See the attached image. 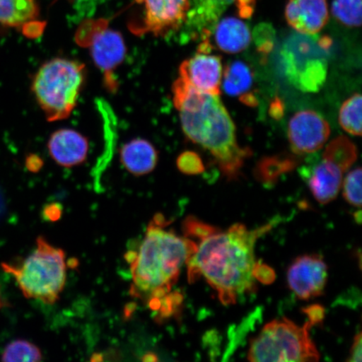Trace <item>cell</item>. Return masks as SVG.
I'll use <instances>...</instances> for the list:
<instances>
[{"label":"cell","mask_w":362,"mask_h":362,"mask_svg":"<svg viewBox=\"0 0 362 362\" xmlns=\"http://www.w3.org/2000/svg\"><path fill=\"white\" fill-rule=\"evenodd\" d=\"M166 221L156 215L149 223L146 236L137 252L128 253L133 279L132 291L136 297L155 306L171 292L177 283L180 269L194 252L197 243L165 229Z\"/></svg>","instance_id":"obj_3"},{"label":"cell","mask_w":362,"mask_h":362,"mask_svg":"<svg viewBox=\"0 0 362 362\" xmlns=\"http://www.w3.org/2000/svg\"><path fill=\"white\" fill-rule=\"evenodd\" d=\"M177 166L185 175H200L205 171L201 157L192 151L181 153L177 158Z\"/></svg>","instance_id":"obj_27"},{"label":"cell","mask_w":362,"mask_h":362,"mask_svg":"<svg viewBox=\"0 0 362 362\" xmlns=\"http://www.w3.org/2000/svg\"><path fill=\"white\" fill-rule=\"evenodd\" d=\"M271 228L267 224L248 230L237 223L199 240L197 251L187 262L189 282L202 277L217 292L221 304L234 305L240 296L255 291V244Z\"/></svg>","instance_id":"obj_1"},{"label":"cell","mask_w":362,"mask_h":362,"mask_svg":"<svg viewBox=\"0 0 362 362\" xmlns=\"http://www.w3.org/2000/svg\"><path fill=\"white\" fill-rule=\"evenodd\" d=\"M288 283L300 300H310L323 293L328 279L327 264L319 255L297 257L288 270Z\"/></svg>","instance_id":"obj_9"},{"label":"cell","mask_w":362,"mask_h":362,"mask_svg":"<svg viewBox=\"0 0 362 362\" xmlns=\"http://www.w3.org/2000/svg\"><path fill=\"white\" fill-rule=\"evenodd\" d=\"M313 325L309 320L303 327L287 318L271 321L252 339L247 353L248 360L256 362L320 361V353L310 334Z\"/></svg>","instance_id":"obj_6"},{"label":"cell","mask_w":362,"mask_h":362,"mask_svg":"<svg viewBox=\"0 0 362 362\" xmlns=\"http://www.w3.org/2000/svg\"><path fill=\"white\" fill-rule=\"evenodd\" d=\"M236 0H191L184 25L200 34L204 40L214 30L220 17Z\"/></svg>","instance_id":"obj_15"},{"label":"cell","mask_w":362,"mask_h":362,"mask_svg":"<svg viewBox=\"0 0 362 362\" xmlns=\"http://www.w3.org/2000/svg\"><path fill=\"white\" fill-rule=\"evenodd\" d=\"M143 361H158V358L155 354H153V353H148V354L144 356Z\"/></svg>","instance_id":"obj_36"},{"label":"cell","mask_w":362,"mask_h":362,"mask_svg":"<svg viewBox=\"0 0 362 362\" xmlns=\"http://www.w3.org/2000/svg\"><path fill=\"white\" fill-rule=\"evenodd\" d=\"M289 143L293 151L300 155L320 151L330 134L327 121L313 110L298 112L289 121Z\"/></svg>","instance_id":"obj_8"},{"label":"cell","mask_w":362,"mask_h":362,"mask_svg":"<svg viewBox=\"0 0 362 362\" xmlns=\"http://www.w3.org/2000/svg\"><path fill=\"white\" fill-rule=\"evenodd\" d=\"M361 0H334L332 15L337 21L347 27L361 25Z\"/></svg>","instance_id":"obj_23"},{"label":"cell","mask_w":362,"mask_h":362,"mask_svg":"<svg viewBox=\"0 0 362 362\" xmlns=\"http://www.w3.org/2000/svg\"><path fill=\"white\" fill-rule=\"evenodd\" d=\"M42 360V351L34 344L17 339L6 346L2 355L3 361H40Z\"/></svg>","instance_id":"obj_25"},{"label":"cell","mask_w":362,"mask_h":362,"mask_svg":"<svg viewBox=\"0 0 362 362\" xmlns=\"http://www.w3.org/2000/svg\"><path fill=\"white\" fill-rule=\"evenodd\" d=\"M256 0H236L235 4L238 8L239 16L243 18H250L255 12Z\"/></svg>","instance_id":"obj_31"},{"label":"cell","mask_w":362,"mask_h":362,"mask_svg":"<svg viewBox=\"0 0 362 362\" xmlns=\"http://www.w3.org/2000/svg\"><path fill=\"white\" fill-rule=\"evenodd\" d=\"M308 317H309V321L313 325L322 322L325 316V310L323 307L315 305H311L306 308L304 310Z\"/></svg>","instance_id":"obj_32"},{"label":"cell","mask_w":362,"mask_h":362,"mask_svg":"<svg viewBox=\"0 0 362 362\" xmlns=\"http://www.w3.org/2000/svg\"><path fill=\"white\" fill-rule=\"evenodd\" d=\"M214 29L216 44L224 52H241L251 42L250 30L245 23L237 18H225L217 22Z\"/></svg>","instance_id":"obj_18"},{"label":"cell","mask_w":362,"mask_h":362,"mask_svg":"<svg viewBox=\"0 0 362 362\" xmlns=\"http://www.w3.org/2000/svg\"><path fill=\"white\" fill-rule=\"evenodd\" d=\"M38 15L39 6L35 0H0V24L25 26Z\"/></svg>","instance_id":"obj_19"},{"label":"cell","mask_w":362,"mask_h":362,"mask_svg":"<svg viewBox=\"0 0 362 362\" xmlns=\"http://www.w3.org/2000/svg\"><path fill=\"white\" fill-rule=\"evenodd\" d=\"M285 18L298 33L316 35L329 20L327 0H288Z\"/></svg>","instance_id":"obj_13"},{"label":"cell","mask_w":362,"mask_h":362,"mask_svg":"<svg viewBox=\"0 0 362 362\" xmlns=\"http://www.w3.org/2000/svg\"><path fill=\"white\" fill-rule=\"evenodd\" d=\"M343 197L351 206L361 207V168L353 170L343 182Z\"/></svg>","instance_id":"obj_26"},{"label":"cell","mask_w":362,"mask_h":362,"mask_svg":"<svg viewBox=\"0 0 362 362\" xmlns=\"http://www.w3.org/2000/svg\"><path fill=\"white\" fill-rule=\"evenodd\" d=\"M143 4L142 30L155 35L177 31L184 25L191 0H135Z\"/></svg>","instance_id":"obj_10"},{"label":"cell","mask_w":362,"mask_h":362,"mask_svg":"<svg viewBox=\"0 0 362 362\" xmlns=\"http://www.w3.org/2000/svg\"><path fill=\"white\" fill-rule=\"evenodd\" d=\"M3 199H2V196H1V193H0V214H1V211H2V209H3Z\"/></svg>","instance_id":"obj_37"},{"label":"cell","mask_w":362,"mask_h":362,"mask_svg":"<svg viewBox=\"0 0 362 362\" xmlns=\"http://www.w3.org/2000/svg\"><path fill=\"white\" fill-rule=\"evenodd\" d=\"M344 172L334 163L324 160L312 170L308 183L315 200L322 205L334 200L341 188Z\"/></svg>","instance_id":"obj_16"},{"label":"cell","mask_w":362,"mask_h":362,"mask_svg":"<svg viewBox=\"0 0 362 362\" xmlns=\"http://www.w3.org/2000/svg\"><path fill=\"white\" fill-rule=\"evenodd\" d=\"M296 166L293 158L271 157L261 160L257 168V176L267 183L274 182L279 176L291 170Z\"/></svg>","instance_id":"obj_24"},{"label":"cell","mask_w":362,"mask_h":362,"mask_svg":"<svg viewBox=\"0 0 362 362\" xmlns=\"http://www.w3.org/2000/svg\"><path fill=\"white\" fill-rule=\"evenodd\" d=\"M89 149L88 140L78 131L62 129L56 131L48 142V151L59 165L71 168L83 163Z\"/></svg>","instance_id":"obj_14"},{"label":"cell","mask_w":362,"mask_h":362,"mask_svg":"<svg viewBox=\"0 0 362 362\" xmlns=\"http://www.w3.org/2000/svg\"><path fill=\"white\" fill-rule=\"evenodd\" d=\"M183 230L185 237L201 240L214 233L217 229L214 226L202 223V221L194 218L193 216H188L183 223Z\"/></svg>","instance_id":"obj_28"},{"label":"cell","mask_w":362,"mask_h":362,"mask_svg":"<svg viewBox=\"0 0 362 362\" xmlns=\"http://www.w3.org/2000/svg\"><path fill=\"white\" fill-rule=\"evenodd\" d=\"M270 113L271 115L274 117V119H280V117L283 116L284 113L282 102L279 100V99H276V101L272 103L270 107Z\"/></svg>","instance_id":"obj_35"},{"label":"cell","mask_w":362,"mask_h":362,"mask_svg":"<svg viewBox=\"0 0 362 362\" xmlns=\"http://www.w3.org/2000/svg\"><path fill=\"white\" fill-rule=\"evenodd\" d=\"M172 90L185 134L210 151L224 175L236 177L248 151L238 146L236 128L219 96L202 93L181 78Z\"/></svg>","instance_id":"obj_2"},{"label":"cell","mask_w":362,"mask_h":362,"mask_svg":"<svg viewBox=\"0 0 362 362\" xmlns=\"http://www.w3.org/2000/svg\"><path fill=\"white\" fill-rule=\"evenodd\" d=\"M252 84V74L245 63L240 61L230 63L226 67L223 87L230 96L246 94Z\"/></svg>","instance_id":"obj_20"},{"label":"cell","mask_w":362,"mask_h":362,"mask_svg":"<svg viewBox=\"0 0 362 362\" xmlns=\"http://www.w3.org/2000/svg\"><path fill=\"white\" fill-rule=\"evenodd\" d=\"M362 336L358 333L354 338V342L350 351V358L348 361L351 362H361L362 356Z\"/></svg>","instance_id":"obj_33"},{"label":"cell","mask_w":362,"mask_h":362,"mask_svg":"<svg viewBox=\"0 0 362 362\" xmlns=\"http://www.w3.org/2000/svg\"><path fill=\"white\" fill-rule=\"evenodd\" d=\"M357 148L346 136H339L330 142L323 153L324 160L334 163L344 173L357 158Z\"/></svg>","instance_id":"obj_21"},{"label":"cell","mask_w":362,"mask_h":362,"mask_svg":"<svg viewBox=\"0 0 362 362\" xmlns=\"http://www.w3.org/2000/svg\"><path fill=\"white\" fill-rule=\"evenodd\" d=\"M44 216L48 221H58L62 216L61 206L57 203L49 204V205L45 208Z\"/></svg>","instance_id":"obj_34"},{"label":"cell","mask_w":362,"mask_h":362,"mask_svg":"<svg viewBox=\"0 0 362 362\" xmlns=\"http://www.w3.org/2000/svg\"><path fill=\"white\" fill-rule=\"evenodd\" d=\"M85 81V66L55 58L44 63L35 76L33 90L49 122L67 119L78 103Z\"/></svg>","instance_id":"obj_5"},{"label":"cell","mask_w":362,"mask_h":362,"mask_svg":"<svg viewBox=\"0 0 362 362\" xmlns=\"http://www.w3.org/2000/svg\"><path fill=\"white\" fill-rule=\"evenodd\" d=\"M180 78L202 93L219 96L223 78L221 57L198 52L182 62L180 67Z\"/></svg>","instance_id":"obj_12"},{"label":"cell","mask_w":362,"mask_h":362,"mask_svg":"<svg viewBox=\"0 0 362 362\" xmlns=\"http://www.w3.org/2000/svg\"><path fill=\"white\" fill-rule=\"evenodd\" d=\"M361 94L356 93L342 104L339 110V124L351 135H361Z\"/></svg>","instance_id":"obj_22"},{"label":"cell","mask_w":362,"mask_h":362,"mask_svg":"<svg viewBox=\"0 0 362 362\" xmlns=\"http://www.w3.org/2000/svg\"><path fill=\"white\" fill-rule=\"evenodd\" d=\"M3 269L15 278L26 298L52 305L60 297L66 282L65 252L49 244L43 237L36 241V248L19 265L3 264Z\"/></svg>","instance_id":"obj_4"},{"label":"cell","mask_w":362,"mask_h":362,"mask_svg":"<svg viewBox=\"0 0 362 362\" xmlns=\"http://www.w3.org/2000/svg\"><path fill=\"white\" fill-rule=\"evenodd\" d=\"M253 277L257 281L269 284L274 281L275 272L269 268L268 265L257 262L255 270H253Z\"/></svg>","instance_id":"obj_30"},{"label":"cell","mask_w":362,"mask_h":362,"mask_svg":"<svg viewBox=\"0 0 362 362\" xmlns=\"http://www.w3.org/2000/svg\"><path fill=\"white\" fill-rule=\"evenodd\" d=\"M255 40L257 49L264 55L271 52L274 42V30L273 27L268 24H261L255 30Z\"/></svg>","instance_id":"obj_29"},{"label":"cell","mask_w":362,"mask_h":362,"mask_svg":"<svg viewBox=\"0 0 362 362\" xmlns=\"http://www.w3.org/2000/svg\"><path fill=\"white\" fill-rule=\"evenodd\" d=\"M121 162L129 173L144 175L151 173L158 162L156 148L146 139H136L121 149Z\"/></svg>","instance_id":"obj_17"},{"label":"cell","mask_w":362,"mask_h":362,"mask_svg":"<svg viewBox=\"0 0 362 362\" xmlns=\"http://www.w3.org/2000/svg\"><path fill=\"white\" fill-rule=\"evenodd\" d=\"M90 49L95 64L104 74L107 87L115 90L117 86L113 74L124 62L127 52L123 36L103 26L92 35Z\"/></svg>","instance_id":"obj_11"},{"label":"cell","mask_w":362,"mask_h":362,"mask_svg":"<svg viewBox=\"0 0 362 362\" xmlns=\"http://www.w3.org/2000/svg\"><path fill=\"white\" fill-rule=\"evenodd\" d=\"M332 44L328 36L291 35L284 43L281 53L284 74L296 88L315 93L327 79V52Z\"/></svg>","instance_id":"obj_7"}]
</instances>
